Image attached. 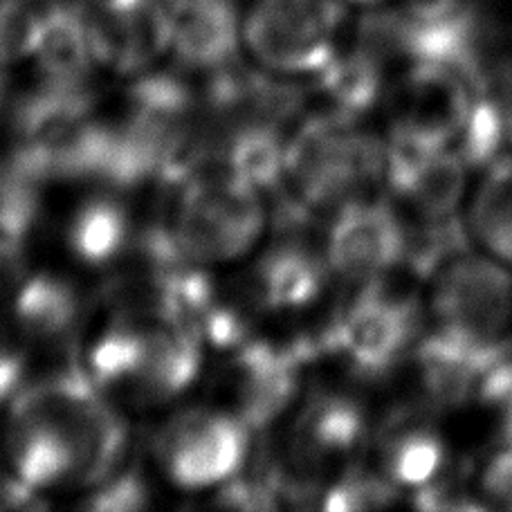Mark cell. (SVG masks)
<instances>
[{"label": "cell", "mask_w": 512, "mask_h": 512, "mask_svg": "<svg viewBox=\"0 0 512 512\" xmlns=\"http://www.w3.org/2000/svg\"><path fill=\"white\" fill-rule=\"evenodd\" d=\"M0 450L27 488L86 495L126 468L131 432L122 407L72 362L25 382L5 407Z\"/></svg>", "instance_id": "cell-1"}, {"label": "cell", "mask_w": 512, "mask_h": 512, "mask_svg": "<svg viewBox=\"0 0 512 512\" xmlns=\"http://www.w3.org/2000/svg\"><path fill=\"white\" fill-rule=\"evenodd\" d=\"M205 351L185 326L117 310L90 340L79 364L117 405L146 411L173 405L194 387Z\"/></svg>", "instance_id": "cell-2"}, {"label": "cell", "mask_w": 512, "mask_h": 512, "mask_svg": "<svg viewBox=\"0 0 512 512\" xmlns=\"http://www.w3.org/2000/svg\"><path fill=\"white\" fill-rule=\"evenodd\" d=\"M167 185L173 203L162 230L182 259L205 270L252 259L270 225L263 191L209 162L182 164Z\"/></svg>", "instance_id": "cell-3"}, {"label": "cell", "mask_w": 512, "mask_h": 512, "mask_svg": "<svg viewBox=\"0 0 512 512\" xmlns=\"http://www.w3.org/2000/svg\"><path fill=\"white\" fill-rule=\"evenodd\" d=\"M384 160L387 142L362 131L353 115L328 108L288 133L281 191L301 214H333L384 180Z\"/></svg>", "instance_id": "cell-4"}, {"label": "cell", "mask_w": 512, "mask_h": 512, "mask_svg": "<svg viewBox=\"0 0 512 512\" xmlns=\"http://www.w3.org/2000/svg\"><path fill=\"white\" fill-rule=\"evenodd\" d=\"M241 9L245 59L270 75L310 81L344 50L351 9L342 0H248Z\"/></svg>", "instance_id": "cell-5"}, {"label": "cell", "mask_w": 512, "mask_h": 512, "mask_svg": "<svg viewBox=\"0 0 512 512\" xmlns=\"http://www.w3.org/2000/svg\"><path fill=\"white\" fill-rule=\"evenodd\" d=\"M254 432L225 405L178 407L151 436V461L176 490L214 492L252 461Z\"/></svg>", "instance_id": "cell-6"}, {"label": "cell", "mask_w": 512, "mask_h": 512, "mask_svg": "<svg viewBox=\"0 0 512 512\" xmlns=\"http://www.w3.org/2000/svg\"><path fill=\"white\" fill-rule=\"evenodd\" d=\"M283 420L274 463L290 497L326 488L369 438L367 411L351 393L333 387L301 391Z\"/></svg>", "instance_id": "cell-7"}, {"label": "cell", "mask_w": 512, "mask_h": 512, "mask_svg": "<svg viewBox=\"0 0 512 512\" xmlns=\"http://www.w3.org/2000/svg\"><path fill=\"white\" fill-rule=\"evenodd\" d=\"M436 335L463 349L497 353L512 324V274L495 256L459 252L434 270L429 295Z\"/></svg>", "instance_id": "cell-8"}, {"label": "cell", "mask_w": 512, "mask_h": 512, "mask_svg": "<svg viewBox=\"0 0 512 512\" xmlns=\"http://www.w3.org/2000/svg\"><path fill=\"white\" fill-rule=\"evenodd\" d=\"M420 331L418 306L384 279L360 286L319 335L310 355H331L353 376L371 380L396 369Z\"/></svg>", "instance_id": "cell-9"}, {"label": "cell", "mask_w": 512, "mask_h": 512, "mask_svg": "<svg viewBox=\"0 0 512 512\" xmlns=\"http://www.w3.org/2000/svg\"><path fill=\"white\" fill-rule=\"evenodd\" d=\"M407 223L389 203L355 198L331 214L324 254L335 279L369 286L407 263Z\"/></svg>", "instance_id": "cell-10"}, {"label": "cell", "mask_w": 512, "mask_h": 512, "mask_svg": "<svg viewBox=\"0 0 512 512\" xmlns=\"http://www.w3.org/2000/svg\"><path fill=\"white\" fill-rule=\"evenodd\" d=\"M310 360L306 344L279 346L265 340L241 344L227 353L223 389L232 409L254 434L265 432L288 416L301 396V373Z\"/></svg>", "instance_id": "cell-11"}, {"label": "cell", "mask_w": 512, "mask_h": 512, "mask_svg": "<svg viewBox=\"0 0 512 512\" xmlns=\"http://www.w3.org/2000/svg\"><path fill=\"white\" fill-rule=\"evenodd\" d=\"M243 279L245 306L259 315L290 317L313 308L335 277L324 250L297 236H286L252 254Z\"/></svg>", "instance_id": "cell-12"}, {"label": "cell", "mask_w": 512, "mask_h": 512, "mask_svg": "<svg viewBox=\"0 0 512 512\" xmlns=\"http://www.w3.org/2000/svg\"><path fill=\"white\" fill-rule=\"evenodd\" d=\"M173 0H81L102 68L137 77L167 59Z\"/></svg>", "instance_id": "cell-13"}, {"label": "cell", "mask_w": 512, "mask_h": 512, "mask_svg": "<svg viewBox=\"0 0 512 512\" xmlns=\"http://www.w3.org/2000/svg\"><path fill=\"white\" fill-rule=\"evenodd\" d=\"M167 59L187 75H216L245 59L243 9L236 0H173Z\"/></svg>", "instance_id": "cell-14"}, {"label": "cell", "mask_w": 512, "mask_h": 512, "mask_svg": "<svg viewBox=\"0 0 512 512\" xmlns=\"http://www.w3.org/2000/svg\"><path fill=\"white\" fill-rule=\"evenodd\" d=\"M9 313L23 344L61 351L77 342L86 319V301L70 279L39 270L23 274L16 283Z\"/></svg>", "instance_id": "cell-15"}, {"label": "cell", "mask_w": 512, "mask_h": 512, "mask_svg": "<svg viewBox=\"0 0 512 512\" xmlns=\"http://www.w3.org/2000/svg\"><path fill=\"white\" fill-rule=\"evenodd\" d=\"M32 66L45 84L86 88L102 68L81 0H48L41 5V27Z\"/></svg>", "instance_id": "cell-16"}, {"label": "cell", "mask_w": 512, "mask_h": 512, "mask_svg": "<svg viewBox=\"0 0 512 512\" xmlns=\"http://www.w3.org/2000/svg\"><path fill=\"white\" fill-rule=\"evenodd\" d=\"M140 234L128 207L104 187L72 209L63 239L79 265L88 270H111L131 259Z\"/></svg>", "instance_id": "cell-17"}, {"label": "cell", "mask_w": 512, "mask_h": 512, "mask_svg": "<svg viewBox=\"0 0 512 512\" xmlns=\"http://www.w3.org/2000/svg\"><path fill=\"white\" fill-rule=\"evenodd\" d=\"M376 470L396 488H425L445 461L441 436L411 414L389 418L376 434Z\"/></svg>", "instance_id": "cell-18"}, {"label": "cell", "mask_w": 512, "mask_h": 512, "mask_svg": "<svg viewBox=\"0 0 512 512\" xmlns=\"http://www.w3.org/2000/svg\"><path fill=\"white\" fill-rule=\"evenodd\" d=\"M470 230L490 256L512 265V160H501L472 198Z\"/></svg>", "instance_id": "cell-19"}, {"label": "cell", "mask_w": 512, "mask_h": 512, "mask_svg": "<svg viewBox=\"0 0 512 512\" xmlns=\"http://www.w3.org/2000/svg\"><path fill=\"white\" fill-rule=\"evenodd\" d=\"M398 490L376 468L349 465L322 490V508L333 512L387 508L398 499Z\"/></svg>", "instance_id": "cell-20"}, {"label": "cell", "mask_w": 512, "mask_h": 512, "mask_svg": "<svg viewBox=\"0 0 512 512\" xmlns=\"http://www.w3.org/2000/svg\"><path fill=\"white\" fill-rule=\"evenodd\" d=\"M41 5L32 0H0V72L34 57Z\"/></svg>", "instance_id": "cell-21"}, {"label": "cell", "mask_w": 512, "mask_h": 512, "mask_svg": "<svg viewBox=\"0 0 512 512\" xmlns=\"http://www.w3.org/2000/svg\"><path fill=\"white\" fill-rule=\"evenodd\" d=\"M88 510H142L149 506V483L144 474L126 465L122 472L84 495Z\"/></svg>", "instance_id": "cell-22"}, {"label": "cell", "mask_w": 512, "mask_h": 512, "mask_svg": "<svg viewBox=\"0 0 512 512\" xmlns=\"http://www.w3.org/2000/svg\"><path fill=\"white\" fill-rule=\"evenodd\" d=\"M479 398L499 423L501 438L512 445V360L506 353H497L479 380Z\"/></svg>", "instance_id": "cell-23"}, {"label": "cell", "mask_w": 512, "mask_h": 512, "mask_svg": "<svg viewBox=\"0 0 512 512\" xmlns=\"http://www.w3.org/2000/svg\"><path fill=\"white\" fill-rule=\"evenodd\" d=\"M481 492L492 506L512 510V445H506L481 474Z\"/></svg>", "instance_id": "cell-24"}, {"label": "cell", "mask_w": 512, "mask_h": 512, "mask_svg": "<svg viewBox=\"0 0 512 512\" xmlns=\"http://www.w3.org/2000/svg\"><path fill=\"white\" fill-rule=\"evenodd\" d=\"M30 380L25 349L14 342L0 340V409L5 411L18 391Z\"/></svg>", "instance_id": "cell-25"}, {"label": "cell", "mask_w": 512, "mask_h": 512, "mask_svg": "<svg viewBox=\"0 0 512 512\" xmlns=\"http://www.w3.org/2000/svg\"><path fill=\"white\" fill-rule=\"evenodd\" d=\"M342 3L349 7V9H355V12H376V9H382L391 5L393 0H342Z\"/></svg>", "instance_id": "cell-26"}, {"label": "cell", "mask_w": 512, "mask_h": 512, "mask_svg": "<svg viewBox=\"0 0 512 512\" xmlns=\"http://www.w3.org/2000/svg\"><path fill=\"white\" fill-rule=\"evenodd\" d=\"M3 259H5V256H3V252H0V263H3Z\"/></svg>", "instance_id": "cell-27"}, {"label": "cell", "mask_w": 512, "mask_h": 512, "mask_svg": "<svg viewBox=\"0 0 512 512\" xmlns=\"http://www.w3.org/2000/svg\"><path fill=\"white\" fill-rule=\"evenodd\" d=\"M0 461H3V450H0Z\"/></svg>", "instance_id": "cell-28"}]
</instances>
